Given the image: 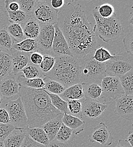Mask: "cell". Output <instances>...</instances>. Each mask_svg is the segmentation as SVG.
<instances>
[{"label": "cell", "mask_w": 133, "mask_h": 147, "mask_svg": "<svg viewBox=\"0 0 133 147\" xmlns=\"http://www.w3.org/2000/svg\"><path fill=\"white\" fill-rule=\"evenodd\" d=\"M20 147H47L45 146L40 144L32 140L28 135H26L24 141Z\"/></svg>", "instance_id": "ee69618b"}, {"label": "cell", "mask_w": 133, "mask_h": 147, "mask_svg": "<svg viewBox=\"0 0 133 147\" xmlns=\"http://www.w3.org/2000/svg\"><path fill=\"white\" fill-rule=\"evenodd\" d=\"M16 80L19 86L33 89H43L45 83L43 79H27L20 72L15 75Z\"/></svg>", "instance_id": "44dd1931"}, {"label": "cell", "mask_w": 133, "mask_h": 147, "mask_svg": "<svg viewBox=\"0 0 133 147\" xmlns=\"http://www.w3.org/2000/svg\"><path fill=\"white\" fill-rule=\"evenodd\" d=\"M35 0H17V2L18 3L20 10L26 13L30 17H32L33 10L34 9Z\"/></svg>", "instance_id": "f35d334b"}, {"label": "cell", "mask_w": 133, "mask_h": 147, "mask_svg": "<svg viewBox=\"0 0 133 147\" xmlns=\"http://www.w3.org/2000/svg\"><path fill=\"white\" fill-rule=\"evenodd\" d=\"M5 7L6 11L14 12L20 10L19 4L17 1L6 0L5 1Z\"/></svg>", "instance_id": "7bdbcfd3"}, {"label": "cell", "mask_w": 133, "mask_h": 147, "mask_svg": "<svg viewBox=\"0 0 133 147\" xmlns=\"http://www.w3.org/2000/svg\"><path fill=\"white\" fill-rule=\"evenodd\" d=\"M26 134L21 129H14L3 141L4 147H20Z\"/></svg>", "instance_id": "603a6c76"}, {"label": "cell", "mask_w": 133, "mask_h": 147, "mask_svg": "<svg viewBox=\"0 0 133 147\" xmlns=\"http://www.w3.org/2000/svg\"><path fill=\"white\" fill-rule=\"evenodd\" d=\"M82 104V113L83 117L90 119H96L108 108L107 104L97 100L84 97L80 100Z\"/></svg>", "instance_id": "8fae6325"}, {"label": "cell", "mask_w": 133, "mask_h": 147, "mask_svg": "<svg viewBox=\"0 0 133 147\" xmlns=\"http://www.w3.org/2000/svg\"><path fill=\"white\" fill-rule=\"evenodd\" d=\"M74 132L63 123L57 132L54 140L62 143H66L74 140Z\"/></svg>", "instance_id": "f1b7e54d"}, {"label": "cell", "mask_w": 133, "mask_h": 147, "mask_svg": "<svg viewBox=\"0 0 133 147\" xmlns=\"http://www.w3.org/2000/svg\"><path fill=\"white\" fill-rule=\"evenodd\" d=\"M13 41L6 29L0 30V51H10L12 49Z\"/></svg>", "instance_id": "e575fe53"}, {"label": "cell", "mask_w": 133, "mask_h": 147, "mask_svg": "<svg viewBox=\"0 0 133 147\" xmlns=\"http://www.w3.org/2000/svg\"><path fill=\"white\" fill-rule=\"evenodd\" d=\"M2 99H3V97H2V95H1V93H0V106H1V103H2Z\"/></svg>", "instance_id": "816d5d0a"}, {"label": "cell", "mask_w": 133, "mask_h": 147, "mask_svg": "<svg viewBox=\"0 0 133 147\" xmlns=\"http://www.w3.org/2000/svg\"><path fill=\"white\" fill-rule=\"evenodd\" d=\"M58 11L51 6V1H36L32 17L39 24L54 25L57 23Z\"/></svg>", "instance_id": "9c48e42d"}, {"label": "cell", "mask_w": 133, "mask_h": 147, "mask_svg": "<svg viewBox=\"0 0 133 147\" xmlns=\"http://www.w3.org/2000/svg\"><path fill=\"white\" fill-rule=\"evenodd\" d=\"M12 71L11 57L6 52L0 51V82L11 74Z\"/></svg>", "instance_id": "cb8c5ba5"}, {"label": "cell", "mask_w": 133, "mask_h": 147, "mask_svg": "<svg viewBox=\"0 0 133 147\" xmlns=\"http://www.w3.org/2000/svg\"><path fill=\"white\" fill-rule=\"evenodd\" d=\"M63 115V114H61L56 118L48 121L42 126V128L48 138L49 142L55 140L57 132L62 125V118Z\"/></svg>", "instance_id": "ffe728a7"}, {"label": "cell", "mask_w": 133, "mask_h": 147, "mask_svg": "<svg viewBox=\"0 0 133 147\" xmlns=\"http://www.w3.org/2000/svg\"><path fill=\"white\" fill-rule=\"evenodd\" d=\"M59 96L62 100L67 102L72 100L80 101L84 97L82 84L78 83L72 86L66 88Z\"/></svg>", "instance_id": "e0dca14e"}, {"label": "cell", "mask_w": 133, "mask_h": 147, "mask_svg": "<svg viewBox=\"0 0 133 147\" xmlns=\"http://www.w3.org/2000/svg\"><path fill=\"white\" fill-rule=\"evenodd\" d=\"M47 147H77V146L74 140L66 143H62L56 140H53L49 143Z\"/></svg>", "instance_id": "f6af8a7d"}, {"label": "cell", "mask_w": 133, "mask_h": 147, "mask_svg": "<svg viewBox=\"0 0 133 147\" xmlns=\"http://www.w3.org/2000/svg\"><path fill=\"white\" fill-rule=\"evenodd\" d=\"M116 147H133L126 140L119 139Z\"/></svg>", "instance_id": "681fc988"}, {"label": "cell", "mask_w": 133, "mask_h": 147, "mask_svg": "<svg viewBox=\"0 0 133 147\" xmlns=\"http://www.w3.org/2000/svg\"><path fill=\"white\" fill-rule=\"evenodd\" d=\"M12 49L24 53H32L37 51L36 39L25 38L18 43H13Z\"/></svg>", "instance_id": "d4e9b609"}, {"label": "cell", "mask_w": 133, "mask_h": 147, "mask_svg": "<svg viewBox=\"0 0 133 147\" xmlns=\"http://www.w3.org/2000/svg\"><path fill=\"white\" fill-rule=\"evenodd\" d=\"M10 118L7 110L3 108H0V123L10 124Z\"/></svg>", "instance_id": "7dc6e473"}, {"label": "cell", "mask_w": 133, "mask_h": 147, "mask_svg": "<svg viewBox=\"0 0 133 147\" xmlns=\"http://www.w3.org/2000/svg\"><path fill=\"white\" fill-rule=\"evenodd\" d=\"M10 23L5 6H0V30L5 29Z\"/></svg>", "instance_id": "60d3db41"}, {"label": "cell", "mask_w": 133, "mask_h": 147, "mask_svg": "<svg viewBox=\"0 0 133 147\" xmlns=\"http://www.w3.org/2000/svg\"><path fill=\"white\" fill-rule=\"evenodd\" d=\"M32 140L40 144L47 146L49 144L48 138L42 127H28L21 129Z\"/></svg>", "instance_id": "ac0fdd59"}, {"label": "cell", "mask_w": 133, "mask_h": 147, "mask_svg": "<svg viewBox=\"0 0 133 147\" xmlns=\"http://www.w3.org/2000/svg\"><path fill=\"white\" fill-rule=\"evenodd\" d=\"M133 147V131L131 130L129 132V136L128 139L126 140Z\"/></svg>", "instance_id": "f907efd6"}, {"label": "cell", "mask_w": 133, "mask_h": 147, "mask_svg": "<svg viewBox=\"0 0 133 147\" xmlns=\"http://www.w3.org/2000/svg\"><path fill=\"white\" fill-rule=\"evenodd\" d=\"M7 12L10 23H17L21 26L23 25L31 17H30L28 15L20 10L14 12L9 11H7Z\"/></svg>", "instance_id": "d6a6232c"}, {"label": "cell", "mask_w": 133, "mask_h": 147, "mask_svg": "<svg viewBox=\"0 0 133 147\" xmlns=\"http://www.w3.org/2000/svg\"><path fill=\"white\" fill-rule=\"evenodd\" d=\"M43 59V55L38 52H35L30 54V62L35 65H39Z\"/></svg>", "instance_id": "bcb514c9"}, {"label": "cell", "mask_w": 133, "mask_h": 147, "mask_svg": "<svg viewBox=\"0 0 133 147\" xmlns=\"http://www.w3.org/2000/svg\"><path fill=\"white\" fill-rule=\"evenodd\" d=\"M96 8L98 14L103 18H110L115 14L113 6L109 3L102 4Z\"/></svg>", "instance_id": "8d00e7d4"}, {"label": "cell", "mask_w": 133, "mask_h": 147, "mask_svg": "<svg viewBox=\"0 0 133 147\" xmlns=\"http://www.w3.org/2000/svg\"><path fill=\"white\" fill-rule=\"evenodd\" d=\"M45 77L59 83L65 88L80 83V66L79 59L68 55L56 57L53 69L45 74Z\"/></svg>", "instance_id": "3957f363"}, {"label": "cell", "mask_w": 133, "mask_h": 147, "mask_svg": "<svg viewBox=\"0 0 133 147\" xmlns=\"http://www.w3.org/2000/svg\"><path fill=\"white\" fill-rule=\"evenodd\" d=\"M18 94L26 114L28 127H42L48 121L63 114L52 105L49 96L43 89L19 86Z\"/></svg>", "instance_id": "7a4b0ae2"}, {"label": "cell", "mask_w": 133, "mask_h": 147, "mask_svg": "<svg viewBox=\"0 0 133 147\" xmlns=\"http://www.w3.org/2000/svg\"><path fill=\"white\" fill-rule=\"evenodd\" d=\"M115 55H112L108 49L103 47L97 48L94 51L93 58L100 63H105L113 58Z\"/></svg>", "instance_id": "836d02e7"}, {"label": "cell", "mask_w": 133, "mask_h": 147, "mask_svg": "<svg viewBox=\"0 0 133 147\" xmlns=\"http://www.w3.org/2000/svg\"><path fill=\"white\" fill-rule=\"evenodd\" d=\"M53 26L55 27V36L51 49L52 56L55 57L65 55L73 56L68 44L57 23Z\"/></svg>", "instance_id": "7c38bea8"}, {"label": "cell", "mask_w": 133, "mask_h": 147, "mask_svg": "<svg viewBox=\"0 0 133 147\" xmlns=\"http://www.w3.org/2000/svg\"><path fill=\"white\" fill-rule=\"evenodd\" d=\"M130 24L132 25L133 24V16L132 15V16H131V18H130Z\"/></svg>", "instance_id": "f5cc1de1"}, {"label": "cell", "mask_w": 133, "mask_h": 147, "mask_svg": "<svg viewBox=\"0 0 133 147\" xmlns=\"http://www.w3.org/2000/svg\"><path fill=\"white\" fill-rule=\"evenodd\" d=\"M10 53L12 62L11 74L16 75L19 73L30 62V56L31 53L22 52L13 49L10 51Z\"/></svg>", "instance_id": "2e32d148"}, {"label": "cell", "mask_w": 133, "mask_h": 147, "mask_svg": "<svg viewBox=\"0 0 133 147\" xmlns=\"http://www.w3.org/2000/svg\"><path fill=\"white\" fill-rule=\"evenodd\" d=\"M124 44L126 52L133 55V32L128 34L124 38Z\"/></svg>", "instance_id": "b9f144b4"}, {"label": "cell", "mask_w": 133, "mask_h": 147, "mask_svg": "<svg viewBox=\"0 0 133 147\" xmlns=\"http://www.w3.org/2000/svg\"><path fill=\"white\" fill-rule=\"evenodd\" d=\"M40 30L36 41L37 51L43 55H51V49L55 36V27L52 24H41Z\"/></svg>", "instance_id": "30bf717a"}, {"label": "cell", "mask_w": 133, "mask_h": 147, "mask_svg": "<svg viewBox=\"0 0 133 147\" xmlns=\"http://www.w3.org/2000/svg\"><path fill=\"white\" fill-rule=\"evenodd\" d=\"M5 29L11 37L13 43H18L26 38L22 27L19 24L11 23Z\"/></svg>", "instance_id": "4316f807"}, {"label": "cell", "mask_w": 133, "mask_h": 147, "mask_svg": "<svg viewBox=\"0 0 133 147\" xmlns=\"http://www.w3.org/2000/svg\"><path fill=\"white\" fill-rule=\"evenodd\" d=\"M0 147H4V145H3V142H0Z\"/></svg>", "instance_id": "db71d44e"}, {"label": "cell", "mask_w": 133, "mask_h": 147, "mask_svg": "<svg viewBox=\"0 0 133 147\" xmlns=\"http://www.w3.org/2000/svg\"><path fill=\"white\" fill-rule=\"evenodd\" d=\"M101 87L102 92L97 101L101 103L115 101L125 95L118 77L106 76L101 82Z\"/></svg>", "instance_id": "52a82bcc"}, {"label": "cell", "mask_w": 133, "mask_h": 147, "mask_svg": "<svg viewBox=\"0 0 133 147\" xmlns=\"http://www.w3.org/2000/svg\"><path fill=\"white\" fill-rule=\"evenodd\" d=\"M65 5V1L64 0H51V6L53 9L57 11H58L59 9H62Z\"/></svg>", "instance_id": "c3c4849f"}, {"label": "cell", "mask_w": 133, "mask_h": 147, "mask_svg": "<svg viewBox=\"0 0 133 147\" xmlns=\"http://www.w3.org/2000/svg\"><path fill=\"white\" fill-rule=\"evenodd\" d=\"M133 67V55L126 52L115 55L105 62V73L107 76L119 77L132 70Z\"/></svg>", "instance_id": "8992f818"}, {"label": "cell", "mask_w": 133, "mask_h": 147, "mask_svg": "<svg viewBox=\"0 0 133 147\" xmlns=\"http://www.w3.org/2000/svg\"><path fill=\"white\" fill-rule=\"evenodd\" d=\"M20 72L27 79H44L45 77V75L40 70L38 65H34L31 62Z\"/></svg>", "instance_id": "4dcf8cb0"}, {"label": "cell", "mask_w": 133, "mask_h": 147, "mask_svg": "<svg viewBox=\"0 0 133 147\" xmlns=\"http://www.w3.org/2000/svg\"><path fill=\"white\" fill-rule=\"evenodd\" d=\"M94 51L79 59L80 66V83L101 84L103 79L107 76L105 63H100L95 61L93 58Z\"/></svg>", "instance_id": "5b68a950"}, {"label": "cell", "mask_w": 133, "mask_h": 147, "mask_svg": "<svg viewBox=\"0 0 133 147\" xmlns=\"http://www.w3.org/2000/svg\"><path fill=\"white\" fill-rule=\"evenodd\" d=\"M57 24L74 57L82 58L98 47L92 24L76 1L68 2L58 11Z\"/></svg>", "instance_id": "6da1fadb"}, {"label": "cell", "mask_w": 133, "mask_h": 147, "mask_svg": "<svg viewBox=\"0 0 133 147\" xmlns=\"http://www.w3.org/2000/svg\"><path fill=\"white\" fill-rule=\"evenodd\" d=\"M83 86L84 97L97 100L101 96V84L96 83H81Z\"/></svg>", "instance_id": "484cf974"}, {"label": "cell", "mask_w": 133, "mask_h": 147, "mask_svg": "<svg viewBox=\"0 0 133 147\" xmlns=\"http://www.w3.org/2000/svg\"><path fill=\"white\" fill-rule=\"evenodd\" d=\"M11 125L16 129H23L28 127V121L25 110L20 97L15 100L9 101L5 104Z\"/></svg>", "instance_id": "ba28073f"}, {"label": "cell", "mask_w": 133, "mask_h": 147, "mask_svg": "<svg viewBox=\"0 0 133 147\" xmlns=\"http://www.w3.org/2000/svg\"><path fill=\"white\" fill-rule=\"evenodd\" d=\"M69 114L80 119L83 118L82 113V104L79 100H72L68 102Z\"/></svg>", "instance_id": "74e56055"}, {"label": "cell", "mask_w": 133, "mask_h": 147, "mask_svg": "<svg viewBox=\"0 0 133 147\" xmlns=\"http://www.w3.org/2000/svg\"><path fill=\"white\" fill-rule=\"evenodd\" d=\"M62 122L66 127L73 130L75 135L81 133L85 128L84 121L70 114H63Z\"/></svg>", "instance_id": "d6986e66"}, {"label": "cell", "mask_w": 133, "mask_h": 147, "mask_svg": "<svg viewBox=\"0 0 133 147\" xmlns=\"http://www.w3.org/2000/svg\"><path fill=\"white\" fill-rule=\"evenodd\" d=\"M19 85L14 75L10 74L0 82V93L3 98H10L19 93Z\"/></svg>", "instance_id": "9a60e30c"}, {"label": "cell", "mask_w": 133, "mask_h": 147, "mask_svg": "<svg viewBox=\"0 0 133 147\" xmlns=\"http://www.w3.org/2000/svg\"><path fill=\"white\" fill-rule=\"evenodd\" d=\"M55 62L56 57L52 55H43V61L38 66L42 73L45 75L53 69Z\"/></svg>", "instance_id": "d590c367"}, {"label": "cell", "mask_w": 133, "mask_h": 147, "mask_svg": "<svg viewBox=\"0 0 133 147\" xmlns=\"http://www.w3.org/2000/svg\"><path fill=\"white\" fill-rule=\"evenodd\" d=\"M43 80L45 83V86L43 88V90L46 92L59 95L66 89L59 83L55 80H52L47 77H45Z\"/></svg>", "instance_id": "f546056e"}, {"label": "cell", "mask_w": 133, "mask_h": 147, "mask_svg": "<svg viewBox=\"0 0 133 147\" xmlns=\"http://www.w3.org/2000/svg\"><path fill=\"white\" fill-rule=\"evenodd\" d=\"M122 89L125 96H133V69L118 77Z\"/></svg>", "instance_id": "83f0119b"}, {"label": "cell", "mask_w": 133, "mask_h": 147, "mask_svg": "<svg viewBox=\"0 0 133 147\" xmlns=\"http://www.w3.org/2000/svg\"><path fill=\"white\" fill-rule=\"evenodd\" d=\"M114 113L123 118L132 122L133 120V96L124 95L116 100Z\"/></svg>", "instance_id": "4fadbf2b"}, {"label": "cell", "mask_w": 133, "mask_h": 147, "mask_svg": "<svg viewBox=\"0 0 133 147\" xmlns=\"http://www.w3.org/2000/svg\"><path fill=\"white\" fill-rule=\"evenodd\" d=\"M92 13L96 22L93 27L94 32L95 36H99L104 42H108L124 34V28L115 14L110 18H103L98 14L96 7Z\"/></svg>", "instance_id": "277c9868"}, {"label": "cell", "mask_w": 133, "mask_h": 147, "mask_svg": "<svg viewBox=\"0 0 133 147\" xmlns=\"http://www.w3.org/2000/svg\"><path fill=\"white\" fill-rule=\"evenodd\" d=\"M14 129L16 127L11 124L0 123V142H3L5 139Z\"/></svg>", "instance_id": "ab89813d"}, {"label": "cell", "mask_w": 133, "mask_h": 147, "mask_svg": "<svg viewBox=\"0 0 133 147\" xmlns=\"http://www.w3.org/2000/svg\"><path fill=\"white\" fill-rule=\"evenodd\" d=\"M46 92V91H45ZM47 92L49 96L52 105L58 111L63 114H69L68 108V102L62 100L59 95Z\"/></svg>", "instance_id": "1f68e13d"}, {"label": "cell", "mask_w": 133, "mask_h": 147, "mask_svg": "<svg viewBox=\"0 0 133 147\" xmlns=\"http://www.w3.org/2000/svg\"><path fill=\"white\" fill-rule=\"evenodd\" d=\"M22 27L26 38L36 39L38 36L40 30V26L32 17L22 25Z\"/></svg>", "instance_id": "7402d4cb"}, {"label": "cell", "mask_w": 133, "mask_h": 147, "mask_svg": "<svg viewBox=\"0 0 133 147\" xmlns=\"http://www.w3.org/2000/svg\"><path fill=\"white\" fill-rule=\"evenodd\" d=\"M89 140L91 142L97 143L101 146H109L113 143V136L106 125L100 122L94 129Z\"/></svg>", "instance_id": "5bb4252c"}]
</instances>
